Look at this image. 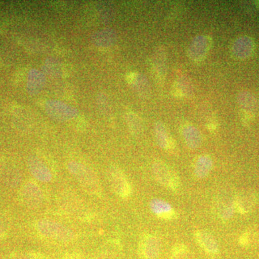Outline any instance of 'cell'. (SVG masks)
Returning <instances> with one entry per match:
<instances>
[{
    "mask_svg": "<svg viewBox=\"0 0 259 259\" xmlns=\"http://www.w3.org/2000/svg\"><path fill=\"white\" fill-rule=\"evenodd\" d=\"M236 49V53L238 57H248L253 50V42L249 38L243 37L237 42Z\"/></svg>",
    "mask_w": 259,
    "mask_h": 259,
    "instance_id": "obj_15",
    "label": "cell"
},
{
    "mask_svg": "<svg viewBox=\"0 0 259 259\" xmlns=\"http://www.w3.org/2000/svg\"><path fill=\"white\" fill-rule=\"evenodd\" d=\"M140 250L145 259H158L161 253V243L157 237L148 235L141 241Z\"/></svg>",
    "mask_w": 259,
    "mask_h": 259,
    "instance_id": "obj_9",
    "label": "cell"
},
{
    "mask_svg": "<svg viewBox=\"0 0 259 259\" xmlns=\"http://www.w3.org/2000/svg\"><path fill=\"white\" fill-rule=\"evenodd\" d=\"M195 238L199 245L209 254L214 255L219 253V245L209 232L199 230L196 232Z\"/></svg>",
    "mask_w": 259,
    "mask_h": 259,
    "instance_id": "obj_11",
    "label": "cell"
},
{
    "mask_svg": "<svg viewBox=\"0 0 259 259\" xmlns=\"http://www.w3.org/2000/svg\"><path fill=\"white\" fill-rule=\"evenodd\" d=\"M67 168L70 174L77 180L87 192L94 195H100L102 194L98 177L90 167L81 162L74 161L68 163Z\"/></svg>",
    "mask_w": 259,
    "mask_h": 259,
    "instance_id": "obj_1",
    "label": "cell"
},
{
    "mask_svg": "<svg viewBox=\"0 0 259 259\" xmlns=\"http://www.w3.org/2000/svg\"><path fill=\"white\" fill-rule=\"evenodd\" d=\"M21 198L24 203L31 208H37L44 202V193L40 187L34 182H28L22 187Z\"/></svg>",
    "mask_w": 259,
    "mask_h": 259,
    "instance_id": "obj_5",
    "label": "cell"
},
{
    "mask_svg": "<svg viewBox=\"0 0 259 259\" xmlns=\"http://www.w3.org/2000/svg\"><path fill=\"white\" fill-rule=\"evenodd\" d=\"M47 110L49 112V115L54 114L53 117L61 121L69 120L76 115L74 109H71L69 106L61 102H51L48 106Z\"/></svg>",
    "mask_w": 259,
    "mask_h": 259,
    "instance_id": "obj_12",
    "label": "cell"
},
{
    "mask_svg": "<svg viewBox=\"0 0 259 259\" xmlns=\"http://www.w3.org/2000/svg\"><path fill=\"white\" fill-rule=\"evenodd\" d=\"M258 197L253 191H242L235 197V209L241 214L250 212L257 203Z\"/></svg>",
    "mask_w": 259,
    "mask_h": 259,
    "instance_id": "obj_8",
    "label": "cell"
},
{
    "mask_svg": "<svg viewBox=\"0 0 259 259\" xmlns=\"http://www.w3.org/2000/svg\"><path fill=\"white\" fill-rule=\"evenodd\" d=\"M107 177L112 190L122 198H127L131 194V187L123 172L117 166H111L107 171Z\"/></svg>",
    "mask_w": 259,
    "mask_h": 259,
    "instance_id": "obj_4",
    "label": "cell"
},
{
    "mask_svg": "<svg viewBox=\"0 0 259 259\" xmlns=\"http://www.w3.org/2000/svg\"><path fill=\"white\" fill-rule=\"evenodd\" d=\"M212 169V161L207 156H202L197 158L194 166V175L198 179H204L208 177Z\"/></svg>",
    "mask_w": 259,
    "mask_h": 259,
    "instance_id": "obj_13",
    "label": "cell"
},
{
    "mask_svg": "<svg viewBox=\"0 0 259 259\" xmlns=\"http://www.w3.org/2000/svg\"><path fill=\"white\" fill-rule=\"evenodd\" d=\"M150 209L157 217L166 221L177 217V213L171 204L163 199H153L149 203Z\"/></svg>",
    "mask_w": 259,
    "mask_h": 259,
    "instance_id": "obj_10",
    "label": "cell"
},
{
    "mask_svg": "<svg viewBox=\"0 0 259 259\" xmlns=\"http://www.w3.org/2000/svg\"><path fill=\"white\" fill-rule=\"evenodd\" d=\"M29 171L34 178L42 183H49L53 180V175L49 168L36 156H30L28 160Z\"/></svg>",
    "mask_w": 259,
    "mask_h": 259,
    "instance_id": "obj_7",
    "label": "cell"
},
{
    "mask_svg": "<svg viewBox=\"0 0 259 259\" xmlns=\"http://www.w3.org/2000/svg\"><path fill=\"white\" fill-rule=\"evenodd\" d=\"M36 230L39 234L49 239L61 243H68L75 238L74 232L61 223L51 220H40L36 223Z\"/></svg>",
    "mask_w": 259,
    "mask_h": 259,
    "instance_id": "obj_2",
    "label": "cell"
},
{
    "mask_svg": "<svg viewBox=\"0 0 259 259\" xmlns=\"http://www.w3.org/2000/svg\"><path fill=\"white\" fill-rule=\"evenodd\" d=\"M10 229V224L4 216L0 215V238L8 234Z\"/></svg>",
    "mask_w": 259,
    "mask_h": 259,
    "instance_id": "obj_17",
    "label": "cell"
},
{
    "mask_svg": "<svg viewBox=\"0 0 259 259\" xmlns=\"http://www.w3.org/2000/svg\"><path fill=\"white\" fill-rule=\"evenodd\" d=\"M186 142L190 148H197L201 143L200 135L194 128L186 129L184 131Z\"/></svg>",
    "mask_w": 259,
    "mask_h": 259,
    "instance_id": "obj_16",
    "label": "cell"
},
{
    "mask_svg": "<svg viewBox=\"0 0 259 259\" xmlns=\"http://www.w3.org/2000/svg\"><path fill=\"white\" fill-rule=\"evenodd\" d=\"M235 197L231 191L227 190H223L218 194L216 207L218 215L223 221H228L233 216L235 209Z\"/></svg>",
    "mask_w": 259,
    "mask_h": 259,
    "instance_id": "obj_6",
    "label": "cell"
},
{
    "mask_svg": "<svg viewBox=\"0 0 259 259\" xmlns=\"http://www.w3.org/2000/svg\"><path fill=\"white\" fill-rule=\"evenodd\" d=\"M153 177L163 187L177 191L180 188V182L176 173L162 161H156L153 164Z\"/></svg>",
    "mask_w": 259,
    "mask_h": 259,
    "instance_id": "obj_3",
    "label": "cell"
},
{
    "mask_svg": "<svg viewBox=\"0 0 259 259\" xmlns=\"http://www.w3.org/2000/svg\"><path fill=\"white\" fill-rule=\"evenodd\" d=\"M155 137L158 144L161 148L169 149L174 147V142L171 138L168 136L166 129L161 125H157L155 128Z\"/></svg>",
    "mask_w": 259,
    "mask_h": 259,
    "instance_id": "obj_14",
    "label": "cell"
}]
</instances>
